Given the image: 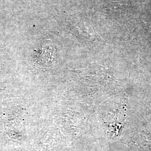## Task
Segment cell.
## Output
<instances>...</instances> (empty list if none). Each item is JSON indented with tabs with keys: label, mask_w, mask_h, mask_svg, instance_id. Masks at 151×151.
Returning a JSON list of instances; mask_svg holds the SVG:
<instances>
[{
	"label": "cell",
	"mask_w": 151,
	"mask_h": 151,
	"mask_svg": "<svg viewBox=\"0 0 151 151\" xmlns=\"http://www.w3.org/2000/svg\"><path fill=\"white\" fill-rule=\"evenodd\" d=\"M144 24L146 25V27H147V29L148 32H150L151 34V24H150V23H146L145 22H144Z\"/></svg>",
	"instance_id": "obj_1"
}]
</instances>
